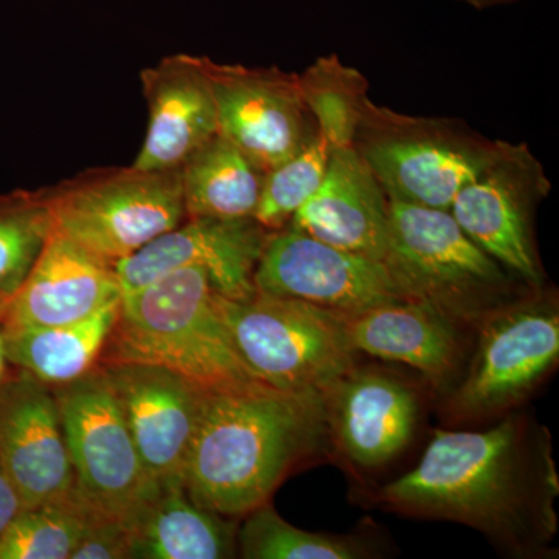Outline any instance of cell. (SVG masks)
I'll use <instances>...</instances> for the list:
<instances>
[{
    "label": "cell",
    "instance_id": "1",
    "mask_svg": "<svg viewBox=\"0 0 559 559\" xmlns=\"http://www.w3.org/2000/svg\"><path fill=\"white\" fill-rule=\"evenodd\" d=\"M557 491L549 444L513 415L487 430H437L418 465L380 498L390 509L462 522L527 551L555 532Z\"/></svg>",
    "mask_w": 559,
    "mask_h": 559
},
{
    "label": "cell",
    "instance_id": "2",
    "mask_svg": "<svg viewBox=\"0 0 559 559\" xmlns=\"http://www.w3.org/2000/svg\"><path fill=\"white\" fill-rule=\"evenodd\" d=\"M326 430L318 393H207L183 469L198 506L240 518L264 506Z\"/></svg>",
    "mask_w": 559,
    "mask_h": 559
},
{
    "label": "cell",
    "instance_id": "3",
    "mask_svg": "<svg viewBox=\"0 0 559 559\" xmlns=\"http://www.w3.org/2000/svg\"><path fill=\"white\" fill-rule=\"evenodd\" d=\"M204 271L168 272L123 294L98 364L164 367L205 393L274 390L250 371L219 316Z\"/></svg>",
    "mask_w": 559,
    "mask_h": 559
},
{
    "label": "cell",
    "instance_id": "4",
    "mask_svg": "<svg viewBox=\"0 0 559 559\" xmlns=\"http://www.w3.org/2000/svg\"><path fill=\"white\" fill-rule=\"evenodd\" d=\"M384 263L409 299L429 301L457 323H479L513 297L514 275L471 240L450 210L389 201Z\"/></svg>",
    "mask_w": 559,
    "mask_h": 559
},
{
    "label": "cell",
    "instance_id": "5",
    "mask_svg": "<svg viewBox=\"0 0 559 559\" xmlns=\"http://www.w3.org/2000/svg\"><path fill=\"white\" fill-rule=\"evenodd\" d=\"M246 366L267 388L325 395L355 366L341 312L257 290L248 300L215 294Z\"/></svg>",
    "mask_w": 559,
    "mask_h": 559
},
{
    "label": "cell",
    "instance_id": "6",
    "mask_svg": "<svg viewBox=\"0 0 559 559\" xmlns=\"http://www.w3.org/2000/svg\"><path fill=\"white\" fill-rule=\"evenodd\" d=\"M502 143L459 121L406 116L369 98L353 146L389 201L450 210L459 191L495 160Z\"/></svg>",
    "mask_w": 559,
    "mask_h": 559
},
{
    "label": "cell",
    "instance_id": "7",
    "mask_svg": "<svg viewBox=\"0 0 559 559\" xmlns=\"http://www.w3.org/2000/svg\"><path fill=\"white\" fill-rule=\"evenodd\" d=\"M47 194L53 231L112 266L187 219L179 170L92 168Z\"/></svg>",
    "mask_w": 559,
    "mask_h": 559
},
{
    "label": "cell",
    "instance_id": "8",
    "mask_svg": "<svg viewBox=\"0 0 559 559\" xmlns=\"http://www.w3.org/2000/svg\"><path fill=\"white\" fill-rule=\"evenodd\" d=\"M76 492L98 516L130 525L162 487L151 479L119 401L98 366L53 388Z\"/></svg>",
    "mask_w": 559,
    "mask_h": 559
},
{
    "label": "cell",
    "instance_id": "9",
    "mask_svg": "<svg viewBox=\"0 0 559 559\" xmlns=\"http://www.w3.org/2000/svg\"><path fill=\"white\" fill-rule=\"evenodd\" d=\"M465 380L452 393V419L488 417L513 407L538 388L559 356L557 301L540 296L514 299L489 311Z\"/></svg>",
    "mask_w": 559,
    "mask_h": 559
},
{
    "label": "cell",
    "instance_id": "10",
    "mask_svg": "<svg viewBox=\"0 0 559 559\" xmlns=\"http://www.w3.org/2000/svg\"><path fill=\"white\" fill-rule=\"evenodd\" d=\"M550 183L527 145L503 142L495 160L466 183L450 212L462 230L533 289L543 286V267L533 238L536 205Z\"/></svg>",
    "mask_w": 559,
    "mask_h": 559
},
{
    "label": "cell",
    "instance_id": "11",
    "mask_svg": "<svg viewBox=\"0 0 559 559\" xmlns=\"http://www.w3.org/2000/svg\"><path fill=\"white\" fill-rule=\"evenodd\" d=\"M253 283L259 293L336 312L409 299L384 261L334 248L293 227L271 231Z\"/></svg>",
    "mask_w": 559,
    "mask_h": 559
},
{
    "label": "cell",
    "instance_id": "12",
    "mask_svg": "<svg viewBox=\"0 0 559 559\" xmlns=\"http://www.w3.org/2000/svg\"><path fill=\"white\" fill-rule=\"evenodd\" d=\"M218 116V134L260 170L271 171L299 153L318 127L300 97L296 73L278 68L219 64L205 57Z\"/></svg>",
    "mask_w": 559,
    "mask_h": 559
},
{
    "label": "cell",
    "instance_id": "13",
    "mask_svg": "<svg viewBox=\"0 0 559 559\" xmlns=\"http://www.w3.org/2000/svg\"><path fill=\"white\" fill-rule=\"evenodd\" d=\"M134 440L143 465L159 487H183V469L207 393L159 366L97 364Z\"/></svg>",
    "mask_w": 559,
    "mask_h": 559
},
{
    "label": "cell",
    "instance_id": "14",
    "mask_svg": "<svg viewBox=\"0 0 559 559\" xmlns=\"http://www.w3.org/2000/svg\"><path fill=\"white\" fill-rule=\"evenodd\" d=\"M271 231L255 219L187 218L130 259L116 264L121 293L148 285L168 272L194 267L230 300L257 293L253 275Z\"/></svg>",
    "mask_w": 559,
    "mask_h": 559
},
{
    "label": "cell",
    "instance_id": "15",
    "mask_svg": "<svg viewBox=\"0 0 559 559\" xmlns=\"http://www.w3.org/2000/svg\"><path fill=\"white\" fill-rule=\"evenodd\" d=\"M0 466L22 509L76 495L53 388L27 373L0 385Z\"/></svg>",
    "mask_w": 559,
    "mask_h": 559
},
{
    "label": "cell",
    "instance_id": "16",
    "mask_svg": "<svg viewBox=\"0 0 559 559\" xmlns=\"http://www.w3.org/2000/svg\"><path fill=\"white\" fill-rule=\"evenodd\" d=\"M205 57L176 53L140 72L148 108L145 140L132 165L140 170H179L218 134V116Z\"/></svg>",
    "mask_w": 559,
    "mask_h": 559
},
{
    "label": "cell",
    "instance_id": "17",
    "mask_svg": "<svg viewBox=\"0 0 559 559\" xmlns=\"http://www.w3.org/2000/svg\"><path fill=\"white\" fill-rule=\"evenodd\" d=\"M326 429L359 468L389 463L411 443L418 421L414 390L392 374L353 367L323 395Z\"/></svg>",
    "mask_w": 559,
    "mask_h": 559
},
{
    "label": "cell",
    "instance_id": "18",
    "mask_svg": "<svg viewBox=\"0 0 559 559\" xmlns=\"http://www.w3.org/2000/svg\"><path fill=\"white\" fill-rule=\"evenodd\" d=\"M121 296L116 266L51 230L20 289L0 310L2 326L69 325Z\"/></svg>",
    "mask_w": 559,
    "mask_h": 559
},
{
    "label": "cell",
    "instance_id": "19",
    "mask_svg": "<svg viewBox=\"0 0 559 559\" xmlns=\"http://www.w3.org/2000/svg\"><path fill=\"white\" fill-rule=\"evenodd\" d=\"M288 227L334 248L384 261L389 198L355 146L331 150L325 178Z\"/></svg>",
    "mask_w": 559,
    "mask_h": 559
},
{
    "label": "cell",
    "instance_id": "20",
    "mask_svg": "<svg viewBox=\"0 0 559 559\" xmlns=\"http://www.w3.org/2000/svg\"><path fill=\"white\" fill-rule=\"evenodd\" d=\"M349 342L390 362L406 364L444 388L462 360L459 323L425 300L403 299L355 312H341Z\"/></svg>",
    "mask_w": 559,
    "mask_h": 559
},
{
    "label": "cell",
    "instance_id": "21",
    "mask_svg": "<svg viewBox=\"0 0 559 559\" xmlns=\"http://www.w3.org/2000/svg\"><path fill=\"white\" fill-rule=\"evenodd\" d=\"M235 554V525L193 502L182 485L162 488L131 524L130 559H223Z\"/></svg>",
    "mask_w": 559,
    "mask_h": 559
},
{
    "label": "cell",
    "instance_id": "22",
    "mask_svg": "<svg viewBox=\"0 0 559 559\" xmlns=\"http://www.w3.org/2000/svg\"><path fill=\"white\" fill-rule=\"evenodd\" d=\"M120 301L69 325L2 326L7 359L51 388L80 380L97 367Z\"/></svg>",
    "mask_w": 559,
    "mask_h": 559
},
{
    "label": "cell",
    "instance_id": "23",
    "mask_svg": "<svg viewBox=\"0 0 559 559\" xmlns=\"http://www.w3.org/2000/svg\"><path fill=\"white\" fill-rule=\"evenodd\" d=\"M179 173L187 218L255 216L266 173L223 135L194 151Z\"/></svg>",
    "mask_w": 559,
    "mask_h": 559
},
{
    "label": "cell",
    "instance_id": "24",
    "mask_svg": "<svg viewBox=\"0 0 559 559\" xmlns=\"http://www.w3.org/2000/svg\"><path fill=\"white\" fill-rule=\"evenodd\" d=\"M297 83L301 100L330 148L353 146L369 102L366 76L344 64L337 55H329L297 75Z\"/></svg>",
    "mask_w": 559,
    "mask_h": 559
},
{
    "label": "cell",
    "instance_id": "25",
    "mask_svg": "<svg viewBox=\"0 0 559 559\" xmlns=\"http://www.w3.org/2000/svg\"><path fill=\"white\" fill-rule=\"evenodd\" d=\"M51 230L47 189L0 193V310L20 289Z\"/></svg>",
    "mask_w": 559,
    "mask_h": 559
},
{
    "label": "cell",
    "instance_id": "26",
    "mask_svg": "<svg viewBox=\"0 0 559 559\" xmlns=\"http://www.w3.org/2000/svg\"><path fill=\"white\" fill-rule=\"evenodd\" d=\"M95 516L79 492L62 502L21 509L0 535V559H70Z\"/></svg>",
    "mask_w": 559,
    "mask_h": 559
},
{
    "label": "cell",
    "instance_id": "27",
    "mask_svg": "<svg viewBox=\"0 0 559 559\" xmlns=\"http://www.w3.org/2000/svg\"><path fill=\"white\" fill-rule=\"evenodd\" d=\"M246 516L237 536V550L242 558L355 559L369 555L362 540L294 527L267 503Z\"/></svg>",
    "mask_w": 559,
    "mask_h": 559
},
{
    "label": "cell",
    "instance_id": "28",
    "mask_svg": "<svg viewBox=\"0 0 559 559\" xmlns=\"http://www.w3.org/2000/svg\"><path fill=\"white\" fill-rule=\"evenodd\" d=\"M330 154L329 143L318 132L299 153L267 171L253 219L270 231L288 227L325 178Z\"/></svg>",
    "mask_w": 559,
    "mask_h": 559
},
{
    "label": "cell",
    "instance_id": "29",
    "mask_svg": "<svg viewBox=\"0 0 559 559\" xmlns=\"http://www.w3.org/2000/svg\"><path fill=\"white\" fill-rule=\"evenodd\" d=\"M131 527L116 518L95 516L70 559L130 558Z\"/></svg>",
    "mask_w": 559,
    "mask_h": 559
},
{
    "label": "cell",
    "instance_id": "30",
    "mask_svg": "<svg viewBox=\"0 0 559 559\" xmlns=\"http://www.w3.org/2000/svg\"><path fill=\"white\" fill-rule=\"evenodd\" d=\"M22 509L20 496H17L16 489L3 473L2 466H0V535L5 532L9 527L10 522L16 518Z\"/></svg>",
    "mask_w": 559,
    "mask_h": 559
},
{
    "label": "cell",
    "instance_id": "31",
    "mask_svg": "<svg viewBox=\"0 0 559 559\" xmlns=\"http://www.w3.org/2000/svg\"><path fill=\"white\" fill-rule=\"evenodd\" d=\"M460 2L468 3L476 9H488V7L507 5V3L518 2V0H460Z\"/></svg>",
    "mask_w": 559,
    "mask_h": 559
},
{
    "label": "cell",
    "instance_id": "32",
    "mask_svg": "<svg viewBox=\"0 0 559 559\" xmlns=\"http://www.w3.org/2000/svg\"><path fill=\"white\" fill-rule=\"evenodd\" d=\"M7 352H5V337H3V329L0 326V385L5 382L7 371Z\"/></svg>",
    "mask_w": 559,
    "mask_h": 559
}]
</instances>
